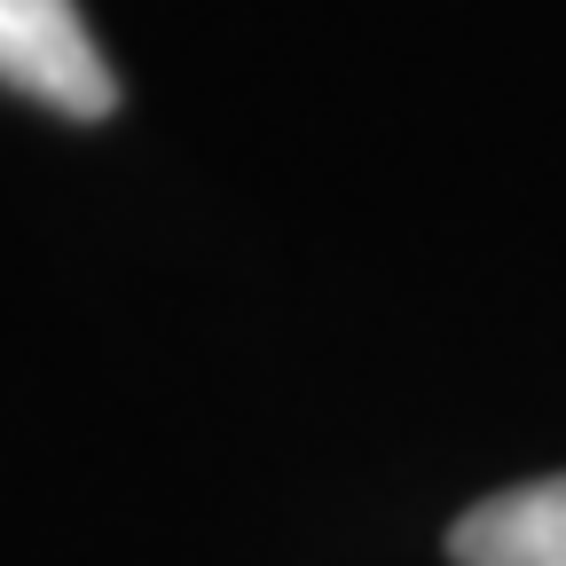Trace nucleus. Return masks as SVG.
<instances>
[{
	"mask_svg": "<svg viewBox=\"0 0 566 566\" xmlns=\"http://www.w3.org/2000/svg\"><path fill=\"white\" fill-rule=\"evenodd\" d=\"M0 87L63 118H111L118 80L80 17V0H0Z\"/></svg>",
	"mask_w": 566,
	"mask_h": 566,
	"instance_id": "1",
	"label": "nucleus"
},
{
	"mask_svg": "<svg viewBox=\"0 0 566 566\" xmlns=\"http://www.w3.org/2000/svg\"><path fill=\"white\" fill-rule=\"evenodd\" d=\"M457 566H566V472L520 480L449 527Z\"/></svg>",
	"mask_w": 566,
	"mask_h": 566,
	"instance_id": "2",
	"label": "nucleus"
}]
</instances>
